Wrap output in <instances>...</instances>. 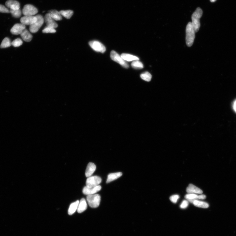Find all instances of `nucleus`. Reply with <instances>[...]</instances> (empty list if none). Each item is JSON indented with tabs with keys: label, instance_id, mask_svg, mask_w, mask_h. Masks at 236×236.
<instances>
[{
	"label": "nucleus",
	"instance_id": "obj_1",
	"mask_svg": "<svg viewBox=\"0 0 236 236\" xmlns=\"http://www.w3.org/2000/svg\"><path fill=\"white\" fill-rule=\"evenodd\" d=\"M186 45L189 47L192 46L195 39V31L191 22H189L186 26Z\"/></svg>",
	"mask_w": 236,
	"mask_h": 236
},
{
	"label": "nucleus",
	"instance_id": "obj_2",
	"mask_svg": "<svg viewBox=\"0 0 236 236\" xmlns=\"http://www.w3.org/2000/svg\"><path fill=\"white\" fill-rule=\"evenodd\" d=\"M202 14L203 11L201 8L198 7L196 9L192 15L191 22L195 33L197 32L199 30L201 26L200 19L202 16Z\"/></svg>",
	"mask_w": 236,
	"mask_h": 236
},
{
	"label": "nucleus",
	"instance_id": "obj_3",
	"mask_svg": "<svg viewBox=\"0 0 236 236\" xmlns=\"http://www.w3.org/2000/svg\"><path fill=\"white\" fill-rule=\"evenodd\" d=\"M101 200L100 195L93 194L87 195V201L89 205L92 208H96L100 205Z\"/></svg>",
	"mask_w": 236,
	"mask_h": 236
},
{
	"label": "nucleus",
	"instance_id": "obj_4",
	"mask_svg": "<svg viewBox=\"0 0 236 236\" xmlns=\"http://www.w3.org/2000/svg\"><path fill=\"white\" fill-rule=\"evenodd\" d=\"M36 17L37 19V21L31 25L29 28L31 32L33 33L37 32L43 24L44 21V18L41 15H36Z\"/></svg>",
	"mask_w": 236,
	"mask_h": 236
},
{
	"label": "nucleus",
	"instance_id": "obj_5",
	"mask_svg": "<svg viewBox=\"0 0 236 236\" xmlns=\"http://www.w3.org/2000/svg\"><path fill=\"white\" fill-rule=\"evenodd\" d=\"M110 56L112 60L117 62L123 67L125 68H129V65L121 57V56L118 54L115 51H111Z\"/></svg>",
	"mask_w": 236,
	"mask_h": 236
},
{
	"label": "nucleus",
	"instance_id": "obj_6",
	"mask_svg": "<svg viewBox=\"0 0 236 236\" xmlns=\"http://www.w3.org/2000/svg\"><path fill=\"white\" fill-rule=\"evenodd\" d=\"M102 181L101 177L97 176H91L88 177L86 181V186L88 187L93 188L98 185Z\"/></svg>",
	"mask_w": 236,
	"mask_h": 236
},
{
	"label": "nucleus",
	"instance_id": "obj_7",
	"mask_svg": "<svg viewBox=\"0 0 236 236\" xmlns=\"http://www.w3.org/2000/svg\"><path fill=\"white\" fill-rule=\"evenodd\" d=\"M37 9L31 4H27L24 6L22 13L25 16H33L38 13Z\"/></svg>",
	"mask_w": 236,
	"mask_h": 236
},
{
	"label": "nucleus",
	"instance_id": "obj_8",
	"mask_svg": "<svg viewBox=\"0 0 236 236\" xmlns=\"http://www.w3.org/2000/svg\"><path fill=\"white\" fill-rule=\"evenodd\" d=\"M89 45L92 49L97 52L103 53L106 50L105 46L102 43L97 41H92L89 42Z\"/></svg>",
	"mask_w": 236,
	"mask_h": 236
},
{
	"label": "nucleus",
	"instance_id": "obj_9",
	"mask_svg": "<svg viewBox=\"0 0 236 236\" xmlns=\"http://www.w3.org/2000/svg\"><path fill=\"white\" fill-rule=\"evenodd\" d=\"M37 20L36 17L34 16H25L21 18L20 21L24 25H31L35 23Z\"/></svg>",
	"mask_w": 236,
	"mask_h": 236
},
{
	"label": "nucleus",
	"instance_id": "obj_10",
	"mask_svg": "<svg viewBox=\"0 0 236 236\" xmlns=\"http://www.w3.org/2000/svg\"><path fill=\"white\" fill-rule=\"evenodd\" d=\"M26 29V26L22 23H17L11 28V32L14 35H21L22 31Z\"/></svg>",
	"mask_w": 236,
	"mask_h": 236
},
{
	"label": "nucleus",
	"instance_id": "obj_11",
	"mask_svg": "<svg viewBox=\"0 0 236 236\" xmlns=\"http://www.w3.org/2000/svg\"><path fill=\"white\" fill-rule=\"evenodd\" d=\"M44 21L46 23L47 26L55 29L57 27L58 25L51 17L50 13H47L45 16Z\"/></svg>",
	"mask_w": 236,
	"mask_h": 236
},
{
	"label": "nucleus",
	"instance_id": "obj_12",
	"mask_svg": "<svg viewBox=\"0 0 236 236\" xmlns=\"http://www.w3.org/2000/svg\"><path fill=\"white\" fill-rule=\"evenodd\" d=\"M102 187L98 185L96 187L89 188L85 186L82 190L83 194L87 195L95 194L101 190Z\"/></svg>",
	"mask_w": 236,
	"mask_h": 236
},
{
	"label": "nucleus",
	"instance_id": "obj_13",
	"mask_svg": "<svg viewBox=\"0 0 236 236\" xmlns=\"http://www.w3.org/2000/svg\"><path fill=\"white\" fill-rule=\"evenodd\" d=\"M186 192L188 194H201L203 191L192 184H190L186 189Z\"/></svg>",
	"mask_w": 236,
	"mask_h": 236
},
{
	"label": "nucleus",
	"instance_id": "obj_14",
	"mask_svg": "<svg viewBox=\"0 0 236 236\" xmlns=\"http://www.w3.org/2000/svg\"><path fill=\"white\" fill-rule=\"evenodd\" d=\"M5 5L10 9L19 10L20 9V3L15 0H8L6 2Z\"/></svg>",
	"mask_w": 236,
	"mask_h": 236
},
{
	"label": "nucleus",
	"instance_id": "obj_15",
	"mask_svg": "<svg viewBox=\"0 0 236 236\" xmlns=\"http://www.w3.org/2000/svg\"><path fill=\"white\" fill-rule=\"evenodd\" d=\"M96 169V166L93 163H89L87 166L86 171H85V176L87 177H88L92 176Z\"/></svg>",
	"mask_w": 236,
	"mask_h": 236
},
{
	"label": "nucleus",
	"instance_id": "obj_16",
	"mask_svg": "<svg viewBox=\"0 0 236 236\" xmlns=\"http://www.w3.org/2000/svg\"><path fill=\"white\" fill-rule=\"evenodd\" d=\"M87 208V205L86 200L84 199H82L79 203L77 212L79 213H81L86 210Z\"/></svg>",
	"mask_w": 236,
	"mask_h": 236
},
{
	"label": "nucleus",
	"instance_id": "obj_17",
	"mask_svg": "<svg viewBox=\"0 0 236 236\" xmlns=\"http://www.w3.org/2000/svg\"><path fill=\"white\" fill-rule=\"evenodd\" d=\"M122 174L121 172L111 173L108 176L106 183H108L118 179L122 176Z\"/></svg>",
	"mask_w": 236,
	"mask_h": 236
},
{
	"label": "nucleus",
	"instance_id": "obj_18",
	"mask_svg": "<svg viewBox=\"0 0 236 236\" xmlns=\"http://www.w3.org/2000/svg\"><path fill=\"white\" fill-rule=\"evenodd\" d=\"M21 36L24 41L29 42L32 39V35L26 29H25L21 34Z\"/></svg>",
	"mask_w": 236,
	"mask_h": 236
},
{
	"label": "nucleus",
	"instance_id": "obj_19",
	"mask_svg": "<svg viewBox=\"0 0 236 236\" xmlns=\"http://www.w3.org/2000/svg\"><path fill=\"white\" fill-rule=\"evenodd\" d=\"M51 17L55 21H60L62 19L61 15L58 11L55 10H51L49 11Z\"/></svg>",
	"mask_w": 236,
	"mask_h": 236
},
{
	"label": "nucleus",
	"instance_id": "obj_20",
	"mask_svg": "<svg viewBox=\"0 0 236 236\" xmlns=\"http://www.w3.org/2000/svg\"><path fill=\"white\" fill-rule=\"evenodd\" d=\"M80 201H77L72 203L68 209V213L69 215H71L74 214L76 210H77L79 203Z\"/></svg>",
	"mask_w": 236,
	"mask_h": 236
},
{
	"label": "nucleus",
	"instance_id": "obj_21",
	"mask_svg": "<svg viewBox=\"0 0 236 236\" xmlns=\"http://www.w3.org/2000/svg\"><path fill=\"white\" fill-rule=\"evenodd\" d=\"M121 57L124 60L128 62L139 60V58L136 56L130 55L129 54L123 53L121 55Z\"/></svg>",
	"mask_w": 236,
	"mask_h": 236
},
{
	"label": "nucleus",
	"instance_id": "obj_22",
	"mask_svg": "<svg viewBox=\"0 0 236 236\" xmlns=\"http://www.w3.org/2000/svg\"><path fill=\"white\" fill-rule=\"evenodd\" d=\"M193 204L197 207L202 208H207L209 206V204L205 202L200 201L199 200H195Z\"/></svg>",
	"mask_w": 236,
	"mask_h": 236
},
{
	"label": "nucleus",
	"instance_id": "obj_23",
	"mask_svg": "<svg viewBox=\"0 0 236 236\" xmlns=\"http://www.w3.org/2000/svg\"><path fill=\"white\" fill-rule=\"evenodd\" d=\"M185 199L191 203H193V202L195 200L199 199V195H197L194 194H188L186 195L185 196Z\"/></svg>",
	"mask_w": 236,
	"mask_h": 236
},
{
	"label": "nucleus",
	"instance_id": "obj_24",
	"mask_svg": "<svg viewBox=\"0 0 236 236\" xmlns=\"http://www.w3.org/2000/svg\"><path fill=\"white\" fill-rule=\"evenodd\" d=\"M60 14L67 19H70L74 13L72 10H62L60 11Z\"/></svg>",
	"mask_w": 236,
	"mask_h": 236
},
{
	"label": "nucleus",
	"instance_id": "obj_25",
	"mask_svg": "<svg viewBox=\"0 0 236 236\" xmlns=\"http://www.w3.org/2000/svg\"><path fill=\"white\" fill-rule=\"evenodd\" d=\"M131 66L132 68L135 69H140L143 68L142 63L138 60H136L132 63Z\"/></svg>",
	"mask_w": 236,
	"mask_h": 236
},
{
	"label": "nucleus",
	"instance_id": "obj_26",
	"mask_svg": "<svg viewBox=\"0 0 236 236\" xmlns=\"http://www.w3.org/2000/svg\"><path fill=\"white\" fill-rule=\"evenodd\" d=\"M11 45V43L8 37H6L4 39L0 46L1 48H5L9 47Z\"/></svg>",
	"mask_w": 236,
	"mask_h": 236
},
{
	"label": "nucleus",
	"instance_id": "obj_27",
	"mask_svg": "<svg viewBox=\"0 0 236 236\" xmlns=\"http://www.w3.org/2000/svg\"><path fill=\"white\" fill-rule=\"evenodd\" d=\"M140 77L145 81L149 82L151 80L152 76L148 72H146L141 74Z\"/></svg>",
	"mask_w": 236,
	"mask_h": 236
},
{
	"label": "nucleus",
	"instance_id": "obj_28",
	"mask_svg": "<svg viewBox=\"0 0 236 236\" xmlns=\"http://www.w3.org/2000/svg\"><path fill=\"white\" fill-rule=\"evenodd\" d=\"M10 12L13 16L15 18H19L21 15V11L20 9L19 10L10 9Z\"/></svg>",
	"mask_w": 236,
	"mask_h": 236
},
{
	"label": "nucleus",
	"instance_id": "obj_29",
	"mask_svg": "<svg viewBox=\"0 0 236 236\" xmlns=\"http://www.w3.org/2000/svg\"><path fill=\"white\" fill-rule=\"evenodd\" d=\"M23 43L22 40L19 38H18L13 41L11 45L14 47H18L21 46Z\"/></svg>",
	"mask_w": 236,
	"mask_h": 236
},
{
	"label": "nucleus",
	"instance_id": "obj_30",
	"mask_svg": "<svg viewBox=\"0 0 236 236\" xmlns=\"http://www.w3.org/2000/svg\"><path fill=\"white\" fill-rule=\"evenodd\" d=\"M42 32L44 33H54L56 32V30L54 28L46 26L43 30Z\"/></svg>",
	"mask_w": 236,
	"mask_h": 236
},
{
	"label": "nucleus",
	"instance_id": "obj_31",
	"mask_svg": "<svg viewBox=\"0 0 236 236\" xmlns=\"http://www.w3.org/2000/svg\"><path fill=\"white\" fill-rule=\"evenodd\" d=\"M179 196L178 195H172L170 198L171 201L174 203H176L177 200L179 199Z\"/></svg>",
	"mask_w": 236,
	"mask_h": 236
},
{
	"label": "nucleus",
	"instance_id": "obj_32",
	"mask_svg": "<svg viewBox=\"0 0 236 236\" xmlns=\"http://www.w3.org/2000/svg\"><path fill=\"white\" fill-rule=\"evenodd\" d=\"M0 12L3 13H10V10L3 5L0 4Z\"/></svg>",
	"mask_w": 236,
	"mask_h": 236
},
{
	"label": "nucleus",
	"instance_id": "obj_33",
	"mask_svg": "<svg viewBox=\"0 0 236 236\" xmlns=\"http://www.w3.org/2000/svg\"><path fill=\"white\" fill-rule=\"evenodd\" d=\"M189 205V201L186 200H184L181 205L180 207L181 209H185L188 207Z\"/></svg>",
	"mask_w": 236,
	"mask_h": 236
},
{
	"label": "nucleus",
	"instance_id": "obj_34",
	"mask_svg": "<svg viewBox=\"0 0 236 236\" xmlns=\"http://www.w3.org/2000/svg\"><path fill=\"white\" fill-rule=\"evenodd\" d=\"M233 109L236 113V100L235 101L233 104Z\"/></svg>",
	"mask_w": 236,
	"mask_h": 236
},
{
	"label": "nucleus",
	"instance_id": "obj_35",
	"mask_svg": "<svg viewBox=\"0 0 236 236\" xmlns=\"http://www.w3.org/2000/svg\"><path fill=\"white\" fill-rule=\"evenodd\" d=\"M211 2L212 3H214V2H215L217 0H210Z\"/></svg>",
	"mask_w": 236,
	"mask_h": 236
}]
</instances>
